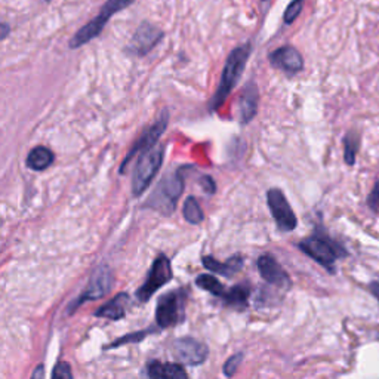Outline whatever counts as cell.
Returning <instances> with one entry per match:
<instances>
[{"mask_svg":"<svg viewBox=\"0 0 379 379\" xmlns=\"http://www.w3.org/2000/svg\"><path fill=\"white\" fill-rule=\"evenodd\" d=\"M251 52H252L251 42H246L232 51L222 68L218 89L209 103V111H217L225 103V100L229 98V95L233 92V89L236 88L237 82L242 78L246 64H248V60L251 56Z\"/></svg>","mask_w":379,"mask_h":379,"instance_id":"obj_1","label":"cell"},{"mask_svg":"<svg viewBox=\"0 0 379 379\" xmlns=\"http://www.w3.org/2000/svg\"><path fill=\"white\" fill-rule=\"evenodd\" d=\"M184 167H178L175 170L167 172L156 185L155 192L150 194V197L144 203V209L156 211L162 215H172L177 209V203L184 192Z\"/></svg>","mask_w":379,"mask_h":379,"instance_id":"obj_2","label":"cell"},{"mask_svg":"<svg viewBox=\"0 0 379 379\" xmlns=\"http://www.w3.org/2000/svg\"><path fill=\"white\" fill-rule=\"evenodd\" d=\"M134 2L135 0H107V2L103 5L100 14L95 16L93 20H90L86 26L76 31V34L68 42L70 49H78L82 48L83 45H88L92 39H95V37H98L103 33L104 27L111 20L113 15L126 9Z\"/></svg>","mask_w":379,"mask_h":379,"instance_id":"obj_3","label":"cell"},{"mask_svg":"<svg viewBox=\"0 0 379 379\" xmlns=\"http://www.w3.org/2000/svg\"><path fill=\"white\" fill-rule=\"evenodd\" d=\"M165 150L166 147L163 144H157L145 151V153L140 155L134 169V175H132V194L135 197L142 196V193L159 174L165 159Z\"/></svg>","mask_w":379,"mask_h":379,"instance_id":"obj_4","label":"cell"},{"mask_svg":"<svg viewBox=\"0 0 379 379\" xmlns=\"http://www.w3.org/2000/svg\"><path fill=\"white\" fill-rule=\"evenodd\" d=\"M188 294L185 289H175L162 295L156 306V325L159 329L174 328L185 320Z\"/></svg>","mask_w":379,"mask_h":379,"instance_id":"obj_5","label":"cell"},{"mask_svg":"<svg viewBox=\"0 0 379 379\" xmlns=\"http://www.w3.org/2000/svg\"><path fill=\"white\" fill-rule=\"evenodd\" d=\"M113 281H115V277H113V273L108 265L107 264L98 265V267L93 270L86 289L68 306L67 314L68 316L74 314L76 310L88 301H95L107 296L113 288Z\"/></svg>","mask_w":379,"mask_h":379,"instance_id":"obj_6","label":"cell"},{"mask_svg":"<svg viewBox=\"0 0 379 379\" xmlns=\"http://www.w3.org/2000/svg\"><path fill=\"white\" fill-rule=\"evenodd\" d=\"M298 246L302 252L313 258L314 261H317L320 265H323V267L328 269L329 271L335 270L333 265L336 259L341 255L346 254L344 251H341V248H338L331 239L318 234H313L304 239L302 242H299Z\"/></svg>","mask_w":379,"mask_h":379,"instance_id":"obj_7","label":"cell"},{"mask_svg":"<svg viewBox=\"0 0 379 379\" xmlns=\"http://www.w3.org/2000/svg\"><path fill=\"white\" fill-rule=\"evenodd\" d=\"M172 265H170V259L160 254L153 264L147 274L145 281L137 289L135 296L140 302H147L151 299L160 288H163L166 283L172 280Z\"/></svg>","mask_w":379,"mask_h":379,"instance_id":"obj_8","label":"cell"},{"mask_svg":"<svg viewBox=\"0 0 379 379\" xmlns=\"http://www.w3.org/2000/svg\"><path fill=\"white\" fill-rule=\"evenodd\" d=\"M167 123H169V110L165 108L162 111L160 118L153 125H151L150 128H147L144 130V134L141 135V138L134 144V147L129 150L128 156L125 157V160H123V163H122V166L119 169V172L122 175L126 174V169H128L129 162L134 159L137 155H142V153H145V151H148L150 148H153L155 145H157L160 137L165 134Z\"/></svg>","mask_w":379,"mask_h":379,"instance_id":"obj_9","label":"cell"},{"mask_svg":"<svg viewBox=\"0 0 379 379\" xmlns=\"http://www.w3.org/2000/svg\"><path fill=\"white\" fill-rule=\"evenodd\" d=\"M267 203L270 207L271 217L274 218L280 232L289 233V232H294L296 229V225H298L296 215L294 214L286 196L283 194L280 188H270L269 190Z\"/></svg>","mask_w":379,"mask_h":379,"instance_id":"obj_10","label":"cell"},{"mask_svg":"<svg viewBox=\"0 0 379 379\" xmlns=\"http://www.w3.org/2000/svg\"><path fill=\"white\" fill-rule=\"evenodd\" d=\"M165 37L163 30L148 21H142L137 28L130 43L126 48V52L135 56H145L153 51Z\"/></svg>","mask_w":379,"mask_h":379,"instance_id":"obj_11","label":"cell"},{"mask_svg":"<svg viewBox=\"0 0 379 379\" xmlns=\"http://www.w3.org/2000/svg\"><path fill=\"white\" fill-rule=\"evenodd\" d=\"M172 351L178 362L187 366H199L204 363L209 355V348L206 344L190 336L178 338L172 346Z\"/></svg>","mask_w":379,"mask_h":379,"instance_id":"obj_12","label":"cell"},{"mask_svg":"<svg viewBox=\"0 0 379 379\" xmlns=\"http://www.w3.org/2000/svg\"><path fill=\"white\" fill-rule=\"evenodd\" d=\"M256 267L262 280H265L269 284H273V286L284 291L291 289L292 280L274 256L269 254L261 255L256 261Z\"/></svg>","mask_w":379,"mask_h":379,"instance_id":"obj_13","label":"cell"},{"mask_svg":"<svg viewBox=\"0 0 379 379\" xmlns=\"http://www.w3.org/2000/svg\"><path fill=\"white\" fill-rule=\"evenodd\" d=\"M269 61L274 68L281 70L288 74H296L304 68V58H302L299 51L291 45L281 46L273 51L269 55Z\"/></svg>","mask_w":379,"mask_h":379,"instance_id":"obj_14","label":"cell"},{"mask_svg":"<svg viewBox=\"0 0 379 379\" xmlns=\"http://www.w3.org/2000/svg\"><path fill=\"white\" fill-rule=\"evenodd\" d=\"M258 101H259V90L254 82L248 83L239 98V122L242 125H248L252 122L258 111Z\"/></svg>","mask_w":379,"mask_h":379,"instance_id":"obj_15","label":"cell"},{"mask_svg":"<svg viewBox=\"0 0 379 379\" xmlns=\"http://www.w3.org/2000/svg\"><path fill=\"white\" fill-rule=\"evenodd\" d=\"M243 262L244 259L240 254L229 258L225 262H219L211 255H206L202 258V264L206 270H209L211 273L215 274H221L224 277H233L234 274H237L243 269Z\"/></svg>","mask_w":379,"mask_h":379,"instance_id":"obj_16","label":"cell"},{"mask_svg":"<svg viewBox=\"0 0 379 379\" xmlns=\"http://www.w3.org/2000/svg\"><path fill=\"white\" fill-rule=\"evenodd\" d=\"M130 302V298L126 292L118 294L115 298L110 299L107 304L95 311V317L108 318V320H122L126 316V307Z\"/></svg>","mask_w":379,"mask_h":379,"instance_id":"obj_17","label":"cell"},{"mask_svg":"<svg viewBox=\"0 0 379 379\" xmlns=\"http://www.w3.org/2000/svg\"><path fill=\"white\" fill-rule=\"evenodd\" d=\"M147 375L160 379H185L188 373L180 363H162L159 360H151L147 365Z\"/></svg>","mask_w":379,"mask_h":379,"instance_id":"obj_18","label":"cell"},{"mask_svg":"<svg viewBox=\"0 0 379 379\" xmlns=\"http://www.w3.org/2000/svg\"><path fill=\"white\" fill-rule=\"evenodd\" d=\"M53 162H55L53 151L45 145L34 147L26 159L27 167L31 170H36V172L46 170L48 167L53 165Z\"/></svg>","mask_w":379,"mask_h":379,"instance_id":"obj_19","label":"cell"},{"mask_svg":"<svg viewBox=\"0 0 379 379\" xmlns=\"http://www.w3.org/2000/svg\"><path fill=\"white\" fill-rule=\"evenodd\" d=\"M251 296V286L248 283L236 284V286L227 289L222 295V301L227 307H233L239 310H244L248 307V301Z\"/></svg>","mask_w":379,"mask_h":379,"instance_id":"obj_20","label":"cell"},{"mask_svg":"<svg viewBox=\"0 0 379 379\" xmlns=\"http://www.w3.org/2000/svg\"><path fill=\"white\" fill-rule=\"evenodd\" d=\"M182 215L187 222L193 224V225H197L204 219L202 207L194 196H190L185 199L184 206H182Z\"/></svg>","mask_w":379,"mask_h":379,"instance_id":"obj_21","label":"cell"},{"mask_svg":"<svg viewBox=\"0 0 379 379\" xmlns=\"http://www.w3.org/2000/svg\"><path fill=\"white\" fill-rule=\"evenodd\" d=\"M196 284H197V288H200V289H203L206 292H209V294H212L214 296H218V298H222V295L227 291L224 288V284L212 274H200V276H197Z\"/></svg>","mask_w":379,"mask_h":379,"instance_id":"obj_22","label":"cell"},{"mask_svg":"<svg viewBox=\"0 0 379 379\" xmlns=\"http://www.w3.org/2000/svg\"><path fill=\"white\" fill-rule=\"evenodd\" d=\"M155 328H148L145 331H138V332H134V333H128L116 341H113V343L107 347H104V350H110V348H118V347H122V346H126V344H130V343H140V341H142L144 338H147L150 333H153Z\"/></svg>","mask_w":379,"mask_h":379,"instance_id":"obj_23","label":"cell"},{"mask_svg":"<svg viewBox=\"0 0 379 379\" xmlns=\"http://www.w3.org/2000/svg\"><path fill=\"white\" fill-rule=\"evenodd\" d=\"M304 2L306 0H292V2L289 4V6L286 8V11H284V15H283V21L284 24H292L296 18L299 16L301 11H302V6H304Z\"/></svg>","mask_w":379,"mask_h":379,"instance_id":"obj_24","label":"cell"},{"mask_svg":"<svg viewBox=\"0 0 379 379\" xmlns=\"http://www.w3.org/2000/svg\"><path fill=\"white\" fill-rule=\"evenodd\" d=\"M242 362H243V353L233 354V355L224 363V369H222V370H224V375H225V376H229V378H232V376L236 373V370L239 369V366L242 365Z\"/></svg>","mask_w":379,"mask_h":379,"instance_id":"obj_25","label":"cell"},{"mask_svg":"<svg viewBox=\"0 0 379 379\" xmlns=\"http://www.w3.org/2000/svg\"><path fill=\"white\" fill-rule=\"evenodd\" d=\"M51 376L53 379H73V372H71V368L68 363L66 362H60V363H56Z\"/></svg>","mask_w":379,"mask_h":379,"instance_id":"obj_26","label":"cell"},{"mask_svg":"<svg viewBox=\"0 0 379 379\" xmlns=\"http://www.w3.org/2000/svg\"><path fill=\"white\" fill-rule=\"evenodd\" d=\"M200 184H202L203 190H204V192H206L207 194H214V193L217 192V184H215L214 178L209 177V175L202 177V178H200Z\"/></svg>","mask_w":379,"mask_h":379,"instance_id":"obj_27","label":"cell"},{"mask_svg":"<svg viewBox=\"0 0 379 379\" xmlns=\"http://www.w3.org/2000/svg\"><path fill=\"white\" fill-rule=\"evenodd\" d=\"M355 159V142L351 138H347L346 141V162L348 165H353Z\"/></svg>","mask_w":379,"mask_h":379,"instance_id":"obj_28","label":"cell"},{"mask_svg":"<svg viewBox=\"0 0 379 379\" xmlns=\"http://www.w3.org/2000/svg\"><path fill=\"white\" fill-rule=\"evenodd\" d=\"M369 204L373 209H379V181L376 182L372 194L369 196Z\"/></svg>","mask_w":379,"mask_h":379,"instance_id":"obj_29","label":"cell"},{"mask_svg":"<svg viewBox=\"0 0 379 379\" xmlns=\"http://www.w3.org/2000/svg\"><path fill=\"white\" fill-rule=\"evenodd\" d=\"M0 27H2V33H0V39L5 41L6 37H8V34L11 33V27H9L8 23H2V26H0Z\"/></svg>","mask_w":379,"mask_h":379,"instance_id":"obj_30","label":"cell"},{"mask_svg":"<svg viewBox=\"0 0 379 379\" xmlns=\"http://www.w3.org/2000/svg\"><path fill=\"white\" fill-rule=\"evenodd\" d=\"M45 376V368H43V365H39V366H37L36 368V370L31 373V378H43Z\"/></svg>","mask_w":379,"mask_h":379,"instance_id":"obj_31","label":"cell"},{"mask_svg":"<svg viewBox=\"0 0 379 379\" xmlns=\"http://www.w3.org/2000/svg\"><path fill=\"white\" fill-rule=\"evenodd\" d=\"M262 2H269V0H262Z\"/></svg>","mask_w":379,"mask_h":379,"instance_id":"obj_32","label":"cell"},{"mask_svg":"<svg viewBox=\"0 0 379 379\" xmlns=\"http://www.w3.org/2000/svg\"><path fill=\"white\" fill-rule=\"evenodd\" d=\"M45 2H51V0H45Z\"/></svg>","mask_w":379,"mask_h":379,"instance_id":"obj_33","label":"cell"}]
</instances>
